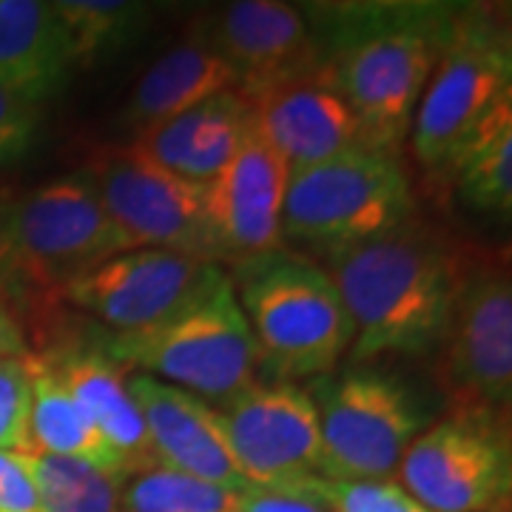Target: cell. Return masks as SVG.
<instances>
[{
    "label": "cell",
    "instance_id": "10",
    "mask_svg": "<svg viewBox=\"0 0 512 512\" xmlns=\"http://www.w3.org/2000/svg\"><path fill=\"white\" fill-rule=\"evenodd\" d=\"M94 185L128 248H157L220 265L214 231L202 208V185L146 160L134 146L106 148L80 171Z\"/></svg>",
    "mask_w": 512,
    "mask_h": 512
},
{
    "label": "cell",
    "instance_id": "15",
    "mask_svg": "<svg viewBox=\"0 0 512 512\" xmlns=\"http://www.w3.org/2000/svg\"><path fill=\"white\" fill-rule=\"evenodd\" d=\"M208 43L234 66L237 89L248 100L325 66L308 15L279 0L225 6Z\"/></svg>",
    "mask_w": 512,
    "mask_h": 512
},
{
    "label": "cell",
    "instance_id": "13",
    "mask_svg": "<svg viewBox=\"0 0 512 512\" xmlns=\"http://www.w3.org/2000/svg\"><path fill=\"white\" fill-rule=\"evenodd\" d=\"M208 271V262L191 256L134 248L77 276L60 291L57 302L103 322L114 336L140 333L177 311Z\"/></svg>",
    "mask_w": 512,
    "mask_h": 512
},
{
    "label": "cell",
    "instance_id": "35",
    "mask_svg": "<svg viewBox=\"0 0 512 512\" xmlns=\"http://www.w3.org/2000/svg\"><path fill=\"white\" fill-rule=\"evenodd\" d=\"M37 512H40V510H37Z\"/></svg>",
    "mask_w": 512,
    "mask_h": 512
},
{
    "label": "cell",
    "instance_id": "4",
    "mask_svg": "<svg viewBox=\"0 0 512 512\" xmlns=\"http://www.w3.org/2000/svg\"><path fill=\"white\" fill-rule=\"evenodd\" d=\"M103 350L126 373H143L217 404L251 387L259 365L251 325L220 265H211L200 288L163 322L111 336Z\"/></svg>",
    "mask_w": 512,
    "mask_h": 512
},
{
    "label": "cell",
    "instance_id": "12",
    "mask_svg": "<svg viewBox=\"0 0 512 512\" xmlns=\"http://www.w3.org/2000/svg\"><path fill=\"white\" fill-rule=\"evenodd\" d=\"M399 484L430 512H493L510 498V439L495 416L433 424L407 447Z\"/></svg>",
    "mask_w": 512,
    "mask_h": 512
},
{
    "label": "cell",
    "instance_id": "18",
    "mask_svg": "<svg viewBox=\"0 0 512 512\" xmlns=\"http://www.w3.org/2000/svg\"><path fill=\"white\" fill-rule=\"evenodd\" d=\"M251 117L254 103L239 89H231L160 126L140 131L131 146L180 180L205 185L231 163Z\"/></svg>",
    "mask_w": 512,
    "mask_h": 512
},
{
    "label": "cell",
    "instance_id": "11",
    "mask_svg": "<svg viewBox=\"0 0 512 512\" xmlns=\"http://www.w3.org/2000/svg\"><path fill=\"white\" fill-rule=\"evenodd\" d=\"M217 410L248 487L313 495L322 478V436L305 387L254 382Z\"/></svg>",
    "mask_w": 512,
    "mask_h": 512
},
{
    "label": "cell",
    "instance_id": "31",
    "mask_svg": "<svg viewBox=\"0 0 512 512\" xmlns=\"http://www.w3.org/2000/svg\"><path fill=\"white\" fill-rule=\"evenodd\" d=\"M20 194L0 183V291L15 305V208Z\"/></svg>",
    "mask_w": 512,
    "mask_h": 512
},
{
    "label": "cell",
    "instance_id": "2",
    "mask_svg": "<svg viewBox=\"0 0 512 512\" xmlns=\"http://www.w3.org/2000/svg\"><path fill=\"white\" fill-rule=\"evenodd\" d=\"M461 271L464 256L416 217L328 254L330 282L353 322V359L370 362L436 348Z\"/></svg>",
    "mask_w": 512,
    "mask_h": 512
},
{
    "label": "cell",
    "instance_id": "27",
    "mask_svg": "<svg viewBox=\"0 0 512 512\" xmlns=\"http://www.w3.org/2000/svg\"><path fill=\"white\" fill-rule=\"evenodd\" d=\"M32 416V376L26 356H0V450L29 453Z\"/></svg>",
    "mask_w": 512,
    "mask_h": 512
},
{
    "label": "cell",
    "instance_id": "6",
    "mask_svg": "<svg viewBox=\"0 0 512 512\" xmlns=\"http://www.w3.org/2000/svg\"><path fill=\"white\" fill-rule=\"evenodd\" d=\"M413 208L410 180L396 154L353 148L293 171L282 205V237L328 256L399 228L413 220Z\"/></svg>",
    "mask_w": 512,
    "mask_h": 512
},
{
    "label": "cell",
    "instance_id": "30",
    "mask_svg": "<svg viewBox=\"0 0 512 512\" xmlns=\"http://www.w3.org/2000/svg\"><path fill=\"white\" fill-rule=\"evenodd\" d=\"M37 493L23 453L0 450V512H37Z\"/></svg>",
    "mask_w": 512,
    "mask_h": 512
},
{
    "label": "cell",
    "instance_id": "34",
    "mask_svg": "<svg viewBox=\"0 0 512 512\" xmlns=\"http://www.w3.org/2000/svg\"><path fill=\"white\" fill-rule=\"evenodd\" d=\"M493 512H507V510H493Z\"/></svg>",
    "mask_w": 512,
    "mask_h": 512
},
{
    "label": "cell",
    "instance_id": "17",
    "mask_svg": "<svg viewBox=\"0 0 512 512\" xmlns=\"http://www.w3.org/2000/svg\"><path fill=\"white\" fill-rule=\"evenodd\" d=\"M251 103L259 134L282 154L291 174L365 148L356 117L336 92L328 66L259 94Z\"/></svg>",
    "mask_w": 512,
    "mask_h": 512
},
{
    "label": "cell",
    "instance_id": "5",
    "mask_svg": "<svg viewBox=\"0 0 512 512\" xmlns=\"http://www.w3.org/2000/svg\"><path fill=\"white\" fill-rule=\"evenodd\" d=\"M126 251H131L128 242L83 174L20 194L15 208V308L26 336L46 325L69 282Z\"/></svg>",
    "mask_w": 512,
    "mask_h": 512
},
{
    "label": "cell",
    "instance_id": "14",
    "mask_svg": "<svg viewBox=\"0 0 512 512\" xmlns=\"http://www.w3.org/2000/svg\"><path fill=\"white\" fill-rule=\"evenodd\" d=\"M291 168L256 128L245 131L237 154L211 183L202 185V208L222 262H237L282 248V205Z\"/></svg>",
    "mask_w": 512,
    "mask_h": 512
},
{
    "label": "cell",
    "instance_id": "9",
    "mask_svg": "<svg viewBox=\"0 0 512 512\" xmlns=\"http://www.w3.org/2000/svg\"><path fill=\"white\" fill-rule=\"evenodd\" d=\"M512 97L510 35L481 12H458L413 117V154L444 171L481 123Z\"/></svg>",
    "mask_w": 512,
    "mask_h": 512
},
{
    "label": "cell",
    "instance_id": "8",
    "mask_svg": "<svg viewBox=\"0 0 512 512\" xmlns=\"http://www.w3.org/2000/svg\"><path fill=\"white\" fill-rule=\"evenodd\" d=\"M322 436V478L382 481L390 478L424 427L413 390L379 370L322 376L308 387Z\"/></svg>",
    "mask_w": 512,
    "mask_h": 512
},
{
    "label": "cell",
    "instance_id": "16",
    "mask_svg": "<svg viewBox=\"0 0 512 512\" xmlns=\"http://www.w3.org/2000/svg\"><path fill=\"white\" fill-rule=\"evenodd\" d=\"M126 384L146 421L148 447L157 467L234 493L251 490L234 461L217 407L143 373H128Z\"/></svg>",
    "mask_w": 512,
    "mask_h": 512
},
{
    "label": "cell",
    "instance_id": "25",
    "mask_svg": "<svg viewBox=\"0 0 512 512\" xmlns=\"http://www.w3.org/2000/svg\"><path fill=\"white\" fill-rule=\"evenodd\" d=\"M23 461L40 512H120L123 487L131 476L46 453H23Z\"/></svg>",
    "mask_w": 512,
    "mask_h": 512
},
{
    "label": "cell",
    "instance_id": "3",
    "mask_svg": "<svg viewBox=\"0 0 512 512\" xmlns=\"http://www.w3.org/2000/svg\"><path fill=\"white\" fill-rule=\"evenodd\" d=\"M259 365L276 382L322 379L353 345V322L328 271L285 248L234 262L228 276Z\"/></svg>",
    "mask_w": 512,
    "mask_h": 512
},
{
    "label": "cell",
    "instance_id": "7",
    "mask_svg": "<svg viewBox=\"0 0 512 512\" xmlns=\"http://www.w3.org/2000/svg\"><path fill=\"white\" fill-rule=\"evenodd\" d=\"M441 390L456 416H507L512 396V285L504 259H464L439 339Z\"/></svg>",
    "mask_w": 512,
    "mask_h": 512
},
{
    "label": "cell",
    "instance_id": "20",
    "mask_svg": "<svg viewBox=\"0 0 512 512\" xmlns=\"http://www.w3.org/2000/svg\"><path fill=\"white\" fill-rule=\"evenodd\" d=\"M72 72V46L52 3L0 0V89L43 103Z\"/></svg>",
    "mask_w": 512,
    "mask_h": 512
},
{
    "label": "cell",
    "instance_id": "1",
    "mask_svg": "<svg viewBox=\"0 0 512 512\" xmlns=\"http://www.w3.org/2000/svg\"><path fill=\"white\" fill-rule=\"evenodd\" d=\"M330 80L348 103L362 146L396 154L441 52L458 6L441 3H330L308 6Z\"/></svg>",
    "mask_w": 512,
    "mask_h": 512
},
{
    "label": "cell",
    "instance_id": "33",
    "mask_svg": "<svg viewBox=\"0 0 512 512\" xmlns=\"http://www.w3.org/2000/svg\"><path fill=\"white\" fill-rule=\"evenodd\" d=\"M26 353H32V348H29V336L20 322L18 308L0 291V356H26Z\"/></svg>",
    "mask_w": 512,
    "mask_h": 512
},
{
    "label": "cell",
    "instance_id": "29",
    "mask_svg": "<svg viewBox=\"0 0 512 512\" xmlns=\"http://www.w3.org/2000/svg\"><path fill=\"white\" fill-rule=\"evenodd\" d=\"M40 126V103L0 89V168L29 154Z\"/></svg>",
    "mask_w": 512,
    "mask_h": 512
},
{
    "label": "cell",
    "instance_id": "32",
    "mask_svg": "<svg viewBox=\"0 0 512 512\" xmlns=\"http://www.w3.org/2000/svg\"><path fill=\"white\" fill-rule=\"evenodd\" d=\"M237 512H328V507L322 501H316L313 495L251 487L239 498Z\"/></svg>",
    "mask_w": 512,
    "mask_h": 512
},
{
    "label": "cell",
    "instance_id": "28",
    "mask_svg": "<svg viewBox=\"0 0 512 512\" xmlns=\"http://www.w3.org/2000/svg\"><path fill=\"white\" fill-rule=\"evenodd\" d=\"M313 495L328 512H430L399 481H330L319 478Z\"/></svg>",
    "mask_w": 512,
    "mask_h": 512
},
{
    "label": "cell",
    "instance_id": "21",
    "mask_svg": "<svg viewBox=\"0 0 512 512\" xmlns=\"http://www.w3.org/2000/svg\"><path fill=\"white\" fill-rule=\"evenodd\" d=\"M237 86L234 66L208 40H188L140 77L126 103L128 126L140 134Z\"/></svg>",
    "mask_w": 512,
    "mask_h": 512
},
{
    "label": "cell",
    "instance_id": "24",
    "mask_svg": "<svg viewBox=\"0 0 512 512\" xmlns=\"http://www.w3.org/2000/svg\"><path fill=\"white\" fill-rule=\"evenodd\" d=\"M55 15L72 46L74 69H89L100 57L123 52L146 32L151 9L126 0H57Z\"/></svg>",
    "mask_w": 512,
    "mask_h": 512
},
{
    "label": "cell",
    "instance_id": "26",
    "mask_svg": "<svg viewBox=\"0 0 512 512\" xmlns=\"http://www.w3.org/2000/svg\"><path fill=\"white\" fill-rule=\"evenodd\" d=\"M239 498L242 493L200 478L148 467L126 481L120 512H237Z\"/></svg>",
    "mask_w": 512,
    "mask_h": 512
},
{
    "label": "cell",
    "instance_id": "23",
    "mask_svg": "<svg viewBox=\"0 0 512 512\" xmlns=\"http://www.w3.org/2000/svg\"><path fill=\"white\" fill-rule=\"evenodd\" d=\"M461 200L476 211L510 217L512 211V97L481 123L467 146L444 168Z\"/></svg>",
    "mask_w": 512,
    "mask_h": 512
},
{
    "label": "cell",
    "instance_id": "19",
    "mask_svg": "<svg viewBox=\"0 0 512 512\" xmlns=\"http://www.w3.org/2000/svg\"><path fill=\"white\" fill-rule=\"evenodd\" d=\"M55 367L60 382L89 416L97 433L106 439L111 450L126 461L134 473L157 467L148 447L146 421L137 402L128 393V373L111 362L103 348H46L32 350Z\"/></svg>",
    "mask_w": 512,
    "mask_h": 512
},
{
    "label": "cell",
    "instance_id": "22",
    "mask_svg": "<svg viewBox=\"0 0 512 512\" xmlns=\"http://www.w3.org/2000/svg\"><path fill=\"white\" fill-rule=\"evenodd\" d=\"M29 376H32V416H29V453L74 458L86 461L109 473L131 476L126 461L111 450L106 439L97 433L89 416L74 402L57 370L43 356L29 353Z\"/></svg>",
    "mask_w": 512,
    "mask_h": 512
}]
</instances>
